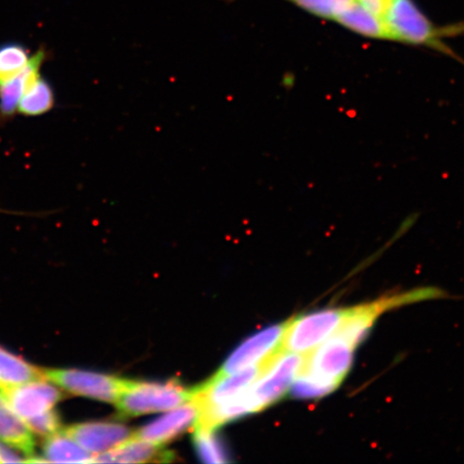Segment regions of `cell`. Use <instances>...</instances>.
<instances>
[{
	"label": "cell",
	"instance_id": "cell-15",
	"mask_svg": "<svg viewBox=\"0 0 464 464\" xmlns=\"http://www.w3.org/2000/svg\"><path fill=\"white\" fill-rule=\"evenodd\" d=\"M172 459V454L161 449V445L149 442L135 435L115 449L96 455L92 462L144 463L166 462Z\"/></svg>",
	"mask_w": 464,
	"mask_h": 464
},
{
	"label": "cell",
	"instance_id": "cell-9",
	"mask_svg": "<svg viewBox=\"0 0 464 464\" xmlns=\"http://www.w3.org/2000/svg\"><path fill=\"white\" fill-rule=\"evenodd\" d=\"M287 322L275 324L261 330L248 338L236 348L231 355L226 359L222 369L218 375H229L237 371L249 367V365L264 362L266 359L281 351V343Z\"/></svg>",
	"mask_w": 464,
	"mask_h": 464
},
{
	"label": "cell",
	"instance_id": "cell-8",
	"mask_svg": "<svg viewBox=\"0 0 464 464\" xmlns=\"http://www.w3.org/2000/svg\"><path fill=\"white\" fill-rule=\"evenodd\" d=\"M265 362L249 365V367L229 375L216 374L206 384L191 391V399L198 405L199 410L216 408V406L231 401L246 392L249 386L256 381L264 368Z\"/></svg>",
	"mask_w": 464,
	"mask_h": 464
},
{
	"label": "cell",
	"instance_id": "cell-5",
	"mask_svg": "<svg viewBox=\"0 0 464 464\" xmlns=\"http://www.w3.org/2000/svg\"><path fill=\"white\" fill-rule=\"evenodd\" d=\"M345 314L346 309H323L290 319L281 351L306 355L335 334Z\"/></svg>",
	"mask_w": 464,
	"mask_h": 464
},
{
	"label": "cell",
	"instance_id": "cell-3",
	"mask_svg": "<svg viewBox=\"0 0 464 464\" xmlns=\"http://www.w3.org/2000/svg\"><path fill=\"white\" fill-rule=\"evenodd\" d=\"M191 391L178 381L165 382L126 380L116 405L121 414L140 416L178 408L189 401Z\"/></svg>",
	"mask_w": 464,
	"mask_h": 464
},
{
	"label": "cell",
	"instance_id": "cell-22",
	"mask_svg": "<svg viewBox=\"0 0 464 464\" xmlns=\"http://www.w3.org/2000/svg\"><path fill=\"white\" fill-rule=\"evenodd\" d=\"M25 423L32 432L43 435V437H49V435L62 430L60 416L54 410L42 416L34 417Z\"/></svg>",
	"mask_w": 464,
	"mask_h": 464
},
{
	"label": "cell",
	"instance_id": "cell-4",
	"mask_svg": "<svg viewBox=\"0 0 464 464\" xmlns=\"http://www.w3.org/2000/svg\"><path fill=\"white\" fill-rule=\"evenodd\" d=\"M442 297V293L434 288H421L413 292L386 295L384 298L348 307L343 323L336 330L341 336L353 346L362 344L369 335L377 319L385 312L402 305L419 303V301Z\"/></svg>",
	"mask_w": 464,
	"mask_h": 464
},
{
	"label": "cell",
	"instance_id": "cell-16",
	"mask_svg": "<svg viewBox=\"0 0 464 464\" xmlns=\"http://www.w3.org/2000/svg\"><path fill=\"white\" fill-rule=\"evenodd\" d=\"M45 380L44 369L37 368L22 358L0 347V392L26 384Z\"/></svg>",
	"mask_w": 464,
	"mask_h": 464
},
{
	"label": "cell",
	"instance_id": "cell-20",
	"mask_svg": "<svg viewBox=\"0 0 464 464\" xmlns=\"http://www.w3.org/2000/svg\"><path fill=\"white\" fill-rule=\"evenodd\" d=\"M195 448L201 461L211 464L230 462L227 450L213 429L196 427Z\"/></svg>",
	"mask_w": 464,
	"mask_h": 464
},
{
	"label": "cell",
	"instance_id": "cell-11",
	"mask_svg": "<svg viewBox=\"0 0 464 464\" xmlns=\"http://www.w3.org/2000/svg\"><path fill=\"white\" fill-rule=\"evenodd\" d=\"M62 431L94 456L115 449L133 435L129 427L108 421L74 423Z\"/></svg>",
	"mask_w": 464,
	"mask_h": 464
},
{
	"label": "cell",
	"instance_id": "cell-6",
	"mask_svg": "<svg viewBox=\"0 0 464 464\" xmlns=\"http://www.w3.org/2000/svg\"><path fill=\"white\" fill-rule=\"evenodd\" d=\"M44 379L75 396L116 403L126 380L77 369L44 370Z\"/></svg>",
	"mask_w": 464,
	"mask_h": 464
},
{
	"label": "cell",
	"instance_id": "cell-12",
	"mask_svg": "<svg viewBox=\"0 0 464 464\" xmlns=\"http://www.w3.org/2000/svg\"><path fill=\"white\" fill-rule=\"evenodd\" d=\"M199 409L193 399L172 409L169 413L162 415L145 425L138 432L133 433L136 438L149 440L150 443L162 445L170 442L189 428L196 426L198 420Z\"/></svg>",
	"mask_w": 464,
	"mask_h": 464
},
{
	"label": "cell",
	"instance_id": "cell-21",
	"mask_svg": "<svg viewBox=\"0 0 464 464\" xmlns=\"http://www.w3.org/2000/svg\"><path fill=\"white\" fill-rule=\"evenodd\" d=\"M338 388V386L329 384V382L299 373L295 377L292 387H290V392H292V396L295 399L315 400L329 396Z\"/></svg>",
	"mask_w": 464,
	"mask_h": 464
},
{
	"label": "cell",
	"instance_id": "cell-18",
	"mask_svg": "<svg viewBox=\"0 0 464 464\" xmlns=\"http://www.w3.org/2000/svg\"><path fill=\"white\" fill-rule=\"evenodd\" d=\"M54 106L53 87L40 74L23 94L17 112L25 116H40L50 112Z\"/></svg>",
	"mask_w": 464,
	"mask_h": 464
},
{
	"label": "cell",
	"instance_id": "cell-13",
	"mask_svg": "<svg viewBox=\"0 0 464 464\" xmlns=\"http://www.w3.org/2000/svg\"><path fill=\"white\" fill-rule=\"evenodd\" d=\"M0 440L5 445L31 458L28 462H45L44 459H37V456L34 455L36 443L31 429L11 408L2 393H0Z\"/></svg>",
	"mask_w": 464,
	"mask_h": 464
},
{
	"label": "cell",
	"instance_id": "cell-19",
	"mask_svg": "<svg viewBox=\"0 0 464 464\" xmlns=\"http://www.w3.org/2000/svg\"><path fill=\"white\" fill-rule=\"evenodd\" d=\"M31 52L24 44L7 43L0 44V86L19 74L31 61Z\"/></svg>",
	"mask_w": 464,
	"mask_h": 464
},
{
	"label": "cell",
	"instance_id": "cell-17",
	"mask_svg": "<svg viewBox=\"0 0 464 464\" xmlns=\"http://www.w3.org/2000/svg\"><path fill=\"white\" fill-rule=\"evenodd\" d=\"M45 462L86 463L92 462L94 455L85 450L62 430L46 437L44 444Z\"/></svg>",
	"mask_w": 464,
	"mask_h": 464
},
{
	"label": "cell",
	"instance_id": "cell-14",
	"mask_svg": "<svg viewBox=\"0 0 464 464\" xmlns=\"http://www.w3.org/2000/svg\"><path fill=\"white\" fill-rule=\"evenodd\" d=\"M46 53L39 50L23 71L7 83L0 86V119L8 120L17 112V107L27 87L40 75Z\"/></svg>",
	"mask_w": 464,
	"mask_h": 464
},
{
	"label": "cell",
	"instance_id": "cell-23",
	"mask_svg": "<svg viewBox=\"0 0 464 464\" xmlns=\"http://www.w3.org/2000/svg\"><path fill=\"white\" fill-rule=\"evenodd\" d=\"M0 211H2V210H0Z\"/></svg>",
	"mask_w": 464,
	"mask_h": 464
},
{
	"label": "cell",
	"instance_id": "cell-7",
	"mask_svg": "<svg viewBox=\"0 0 464 464\" xmlns=\"http://www.w3.org/2000/svg\"><path fill=\"white\" fill-rule=\"evenodd\" d=\"M356 347L334 334L304 355V373L340 387L353 367Z\"/></svg>",
	"mask_w": 464,
	"mask_h": 464
},
{
	"label": "cell",
	"instance_id": "cell-2",
	"mask_svg": "<svg viewBox=\"0 0 464 464\" xmlns=\"http://www.w3.org/2000/svg\"><path fill=\"white\" fill-rule=\"evenodd\" d=\"M235 3L237 0H223ZM295 7L335 23L359 36L390 42V37L382 23L363 7L361 0H286Z\"/></svg>",
	"mask_w": 464,
	"mask_h": 464
},
{
	"label": "cell",
	"instance_id": "cell-1",
	"mask_svg": "<svg viewBox=\"0 0 464 464\" xmlns=\"http://www.w3.org/2000/svg\"><path fill=\"white\" fill-rule=\"evenodd\" d=\"M304 355L278 351L266 359L256 381L245 392L251 413L280 401L303 370Z\"/></svg>",
	"mask_w": 464,
	"mask_h": 464
},
{
	"label": "cell",
	"instance_id": "cell-10",
	"mask_svg": "<svg viewBox=\"0 0 464 464\" xmlns=\"http://www.w3.org/2000/svg\"><path fill=\"white\" fill-rule=\"evenodd\" d=\"M0 393L25 422L53 411L63 397L56 385L46 380L29 382Z\"/></svg>",
	"mask_w": 464,
	"mask_h": 464
}]
</instances>
